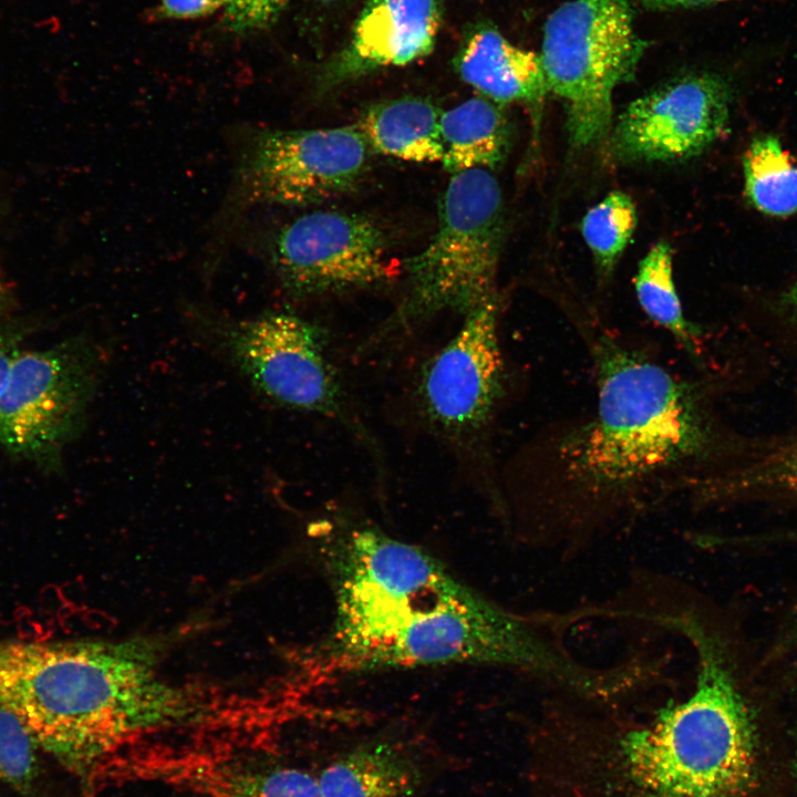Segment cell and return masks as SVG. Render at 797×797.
I'll use <instances>...</instances> for the list:
<instances>
[{"label":"cell","mask_w":797,"mask_h":797,"mask_svg":"<svg viewBox=\"0 0 797 797\" xmlns=\"http://www.w3.org/2000/svg\"><path fill=\"white\" fill-rule=\"evenodd\" d=\"M596 372L591 415L532 453L519 535L567 558L720 470L706 389L604 330L582 328Z\"/></svg>","instance_id":"6da1fadb"},{"label":"cell","mask_w":797,"mask_h":797,"mask_svg":"<svg viewBox=\"0 0 797 797\" xmlns=\"http://www.w3.org/2000/svg\"><path fill=\"white\" fill-rule=\"evenodd\" d=\"M82 338L20 351L0 396V445L12 456L53 469L80 433L102 366Z\"/></svg>","instance_id":"ba28073f"},{"label":"cell","mask_w":797,"mask_h":797,"mask_svg":"<svg viewBox=\"0 0 797 797\" xmlns=\"http://www.w3.org/2000/svg\"><path fill=\"white\" fill-rule=\"evenodd\" d=\"M19 343L20 334L18 331L9 328L0 329V396L11 365L20 353Z\"/></svg>","instance_id":"d4e9b609"},{"label":"cell","mask_w":797,"mask_h":797,"mask_svg":"<svg viewBox=\"0 0 797 797\" xmlns=\"http://www.w3.org/2000/svg\"><path fill=\"white\" fill-rule=\"evenodd\" d=\"M777 310L783 321L797 331V280L780 296Z\"/></svg>","instance_id":"4316f807"},{"label":"cell","mask_w":797,"mask_h":797,"mask_svg":"<svg viewBox=\"0 0 797 797\" xmlns=\"http://www.w3.org/2000/svg\"><path fill=\"white\" fill-rule=\"evenodd\" d=\"M498 294L466 315L455 335L426 363L418 385L426 418L449 435L485 428L504 394Z\"/></svg>","instance_id":"7c38bea8"},{"label":"cell","mask_w":797,"mask_h":797,"mask_svg":"<svg viewBox=\"0 0 797 797\" xmlns=\"http://www.w3.org/2000/svg\"><path fill=\"white\" fill-rule=\"evenodd\" d=\"M744 496L797 499V436L756 456L728 465L706 478L696 493L697 505Z\"/></svg>","instance_id":"ac0fdd59"},{"label":"cell","mask_w":797,"mask_h":797,"mask_svg":"<svg viewBox=\"0 0 797 797\" xmlns=\"http://www.w3.org/2000/svg\"><path fill=\"white\" fill-rule=\"evenodd\" d=\"M152 642L0 641V704L37 747L89 783L118 753L197 723L206 704L162 679Z\"/></svg>","instance_id":"7a4b0ae2"},{"label":"cell","mask_w":797,"mask_h":797,"mask_svg":"<svg viewBox=\"0 0 797 797\" xmlns=\"http://www.w3.org/2000/svg\"><path fill=\"white\" fill-rule=\"evenodd\" d=\"M453 65L462 81L499 105L537 107L549 93L539 53L514 44L489 22L467 29Z\"/></svg>","instance_id":"5bb4252c"},{"label":"cell","mask_w":797,"mask_h":797,"mask_svg":"<svg viewBox=\"0 0 797 797\" xmlns=\"http://www.w3.org/2000/svg\"><path fill=\"white\" fill-rule=\"evenodd\" d=\"M744 188L758 211L774 217L797 213V158L774 135L755 137L744 153Z\"/></svg>","instance_id":"d6986e66"},{"label":"cell","mask_w":797,"mask_h":797,"mask_svg":"<svg viewBox=\"0 0 797 797\" xmlns=\"http://www.w3.org/2000/svg\"><path fill=\"white\" fill-rule=\"evenodd\" d=\"M441 112L428 100L404 96L375 103L358 127L371 149L415 163L441 162Z\"/></svg>","instance_id":"9a60e30c"},{"label":"cell","mask_w":797,"mask_h":797,"mask_svg":"<svg viewBox=\"0 0 797 797\" xmlns=\"http://www.w3.org/2000/svg\"><path fill=\"white\" fill-rule=\"evenodd\" d=\"M793 772H794L795 778L797 779V734H796L795 751H794V758H793Z\"/></svg>","instance_id":"83f0119b"},{"label":"cell","mask_w":797,"mask_h":797,"mask_svg":"<svg viewBox=\"0 0 797 797\" xmlns=\"http://www.w3.org/2000/svg\"><path fill=\"white\" fill-rule=\"evenodd\" d=\"M290 0H226L224 25L235 33H247L272 24Z\"/></svg>","instance_id":"603a6c76"},{"label":"cell","mask_w":797,"mask_h":797,"mask_svg":"<svg viewBox=\"0 0 797 797\" xmlns=\"http://www.w3.org/2000/svg\"><path fill=\"white\" fill-rule=\"evenodd\" d=\"M439 133L441 162L452 175L496 167L510 144V128L503 108L480 95L441 113Z\"/></svg>","instance_id":"2e32d148"},{"label":"cell","mask_w":797,"mask_h":797,"mask_svg":"<svg viewBox=\"0 0 797 797\" xmlns=\"http://www.w3.org/2000/svg\"><path fill=\"white\" fill-rule=\"evenodd\" d=\"M270 260L282 287L297 297L368 287L392 275L381 228L338 210L312 211L283 226Z\"/></svg>","instance_id":"30bf717a"},{"label":"cell","mask_w":797,"mask_h":797,"mask_svg":"<svg viewBox=\"0 0 797 797\" xmlns=\"http://www.w3.org/2000/svg\"><path fill=\"white\" fill-rule=\"evenodd\" d=\"M651 10H673L711 6L728 0H630Z\"/></svg>","instance_id":"484cf974"},{"label":"cell","mask_w":797,"mask_h":797,"mask_svg":"<svg viewBox=\"0 0 797 797\" xmlns=\"http://www.w3.org/2000/svg\"><path fill=\"white\" fill-rule=\"evenodd\" d=\"M444 11V0H366L345 42L320 69L318 90L328 92L426 58L436 45Z\"/></svg>","instance_id":"4fadbf2b"},{"label":"cell","mask_w":797,"mask_h":797,"mask_svg":"<svg viewBox=\"0 0 797 797\" xmlns=\"http://www.w3.org/2000/svg\"><path fill=\"white\" fill-rule=\"evenodd\" d=\"M504 234L503 196L495 176L479 168L453 174L439 203L436 232L406 261L404 312L466 315L496 296Z\"/></svg>","instance_id":"8992f818"},{"label":"cell","mask_w":797,"mask_h":797,"mask_svg":"<svg viewBox=\"0 0 797 797\" xmlns=\"http://www.w3.org/2000/svg\"><path fill=\"white\" fill-rule=\"evenodd\" d=\"M650 628L683 639L693 650L691 689L669 700L622 742L629 768L649 797H737L757 765L752 711L728 650L681 582L659 592L645 612Z\"/></svg>","instance_id":"3957f363"},{"label":"cell","mask_w":797,"mask_h":797,"mask_svg":"<svg viewBox=\"0 0 797 797\" xmlns=\"http://www.w3.org/2000/svg\"><path fill=\"white\" fill-rule=\"evenodd\" d=\"M318 779L324 797H417L421 784L407 755L384 743L339 756Z\"/></svg>","instance_id":"e0dca14e"},{"label":"cell","mask_w":797,"mask_h":797,"mask_svg":"<svg viewBox=\"0 0 797 797\" xmlns=\"http://www.w3.org/2000/svg\"><path fill=\"white\" fill-rule=\"evenodd\" d=\"M634 289L644 313L665 329L691 356H700L701 330L684 315L674 283L669 242H656L640 261Z\"/></svg>","instance_id":"ffe728a7"},{"label":"cell","mask_w":797,"mask_h":797,"mask_svg":"<svg viewBox=\"0 0 797 797\" xmlns=\"http://www.w3.org/2000/svg\"><path fill=\"white\" fill-rule=\"evenodd\" d=\"M796 632H797V625H796Z\"/></svg>","instance_id":"4dcf8cb0"},{"label":"cell","mask_w":797,"mask_h":797,"mask_svg":"<svg viewBox=\"0 0 797 797\" xmlns=\"http://www.w3.org/2000/svg\"><path fill=\"white\" fill-rule=\"evenodd\" d=\"M219 345L266 397L292 410L337 415L342 392L317 327L286 311L220 322Z\"/></svg>","instance_id":"9c48e42d"},{"label":"cell","mask_w":797,"mask_h":797,"mask_svg":"<svg viewBox=\"0 0 797 797\" xmlns=\"http://www.w3.org/2000/svg\"><path fill=\"white\" fill-rule=\"evenodd\" d=\"M325 551L335 603L325 654L335 670L369 671L418 611L460 582L425 550L372 527L342 531Z\"/></svg>","instance_id":"277c9868"},{"label":"cell","mask_w":797,"mask_h":797,"mask_svg":"<svg viewBox=\"0 0 797 797\" xmlns=\"http://www.w3.org/2000/svg\"><path fill=\"white\" fill-rule=\"evenodd\" d=\"M630 0H568L546 19L539 53L548 91L567 108L569 139L590 146L612 126L615 89L629 81L646 48Z\"/></svg>","instance_id":"5b68a950"},{"label":"cell","mask_w":797,"mask_h":797,"mask_svg":"<svg viewBox=\"0 0 797 797\" xmlns=\"http://www.w3.org/2000/svg\"><path fill=\"white\" fill-rule=\"evenodd\" d=\"M370 151L356 124L253 130L239 151L226 221L257 205L307 206L345 194L368 168Z\"/></svg>","instance_id":"52a82bcc"},{"label":"cell","mask_w":797,"mask_h":797,"mask_svg":"<svg viewBox=\"0 0 797 797\" xmlns=\"http://www.w3.org/2000/svg\"><path fill=\"white\" fill-rule=\"evenodd\" d=\"M734 92L714 72L671 80L632 101L611 130V151L627 162L683 161L726 131Z\"/></svg>","instance_id":"8fae6325"},{"label":"cell","mask_w":797,"mask_h":797,"mask_svg":"<svg viewBox=\"0 0 797 797\" xmlns=\"http://www.w3.org/2000/svg\"><path fill=\"white\" fill-rule=\"evenodd\" d=\"M632 198L614 190L590 208L581 221L583 239L602 276H609L636 227Z\"/></svg>","instance_id":"44dd1931"},{"label":"cell","mask_w":797,"mask_h":797,"mask_svg":"<svg viewBox=\"0 0 797 797\" xmlns=\"http://www.w3.org/2000/svg\"><path fill=\"white\" fill-rule=\"evenodd\" d=\"M3 306H4V290H3L2 281L0 278V313H1V310L3 309Z\"/></svg>","instance_id":"f1b7e54d"},{"label":"cell","mask_w":797,"mask_h":797,"mask_svg":"<svg viewBox=\"0 0 797 797\" xmlns=\"http://www.w3.org/2000/svg\"><path fill=\"white\" fill-rule=\"evenodd\" d=\"M317 1L320 3H324V4H331V3H337L341 0H317Z\"/></svg>","instance_id":"f546056e"},{"label":"cell","mask_w":797,"mask_h":797,"mask_svg":"<svg viewBox=\"0 0 797 797\" xmlns=\"http://www.w3.org/2000/svg\"><path fill=\"white\" fill-rule=\"evenodd\" d=\"M37 745L21 721L0 704V779L27 791L37 775Z\"/></svg>","instance_id":"7402d4cb"},{"label":"cell","mask_w":797,"mask_h":797,"mask_svg":"<svg viewBox=\"0 0 797 797\" xmlns=\"http://www.w3.org/2000/svg\"><path fill=\"white\" fill-rule=\"evenodd\" d=\"M225 3L226 0H161L158 11L165 18L194 19L214 13Z\"/></svg>","instance_id":"cb8c5ba5"}]
</instances>
